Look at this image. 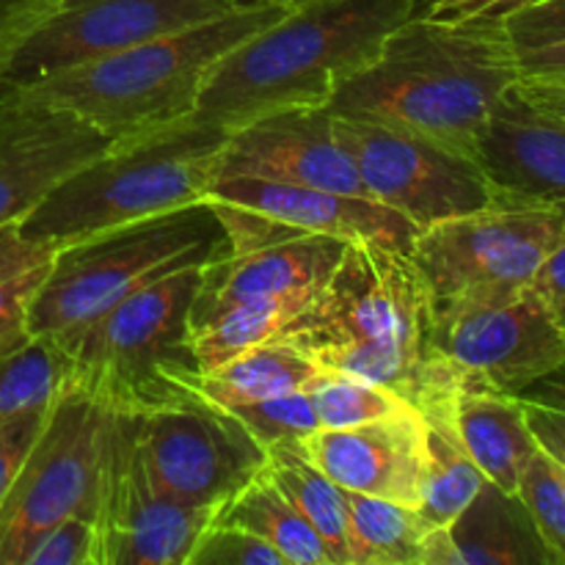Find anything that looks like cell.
<instances>
[{
    "label": "cell",
    "instance_id": "obj_2",
    "mask_svg": "<svg viewBox=\"0 0 565 565\" xmlns=\"http://www.w3.org/2000/svg\"><path fill=\"white\" fill-rule=\"evenodd\" d=\"M516 83V55L500 22H447L417 11L329 110L475 158L491 114Z\"/></svg>",
    "mask_w": 565,
    "mask_h": 565
},
{
    "label": "cell",
    "instance_id": "obj_12",
    "mask_svg": "<svg viewBox=\"0 0 565 565\" xmlns=\"http://www.w3.org/2000/svg\"><path fill=\"white\" fill-rule=\"evenodd\" d=\"M213 204L226 232V252L202 268L191 329L237 303L312 301L334 274L348 243L281 224L241 204Z\"/></svg>",
    "mask_w": 565,
    "mask_h": 565
},
{
    "label": "cell",
    "instance_id": "obj_13",
    "mask_svg": "<svg viewBox=\"0 0 565 565\" xmlns=\"http://www.w3.org/2000/svg\"><path fill=\"white\" fill-rule=\"evenodd\" d=\"M334 127L356 163L364 193L406 215L419 232L502 199L469 154L375 121L334 114Z\"/></svg>",
    "mask_w": 565,
    "mask_h": 565
},
{
    "label": "cell",
    "instance_id": "obj_20",
    "mask_svg": "<svg viewBox=\"0 0 565 565\" xmlns=\"http://www.w3.org/2000/svg\"><path fill=\"white\" fill-rule=\"evenodd\" d=\"M207 199L257 210L268 218L315 232V235L340 237L345 243H375L395 252H412L414 237L419 235V230L406 215L379 204L375 199L287 185V182L263 180V177L218 174L210 185Z\"/></svg>",
    "mask_w": 565,
    "mask_h": 565
},
{
    "label": "cell",
    "instance_id": "obj_45",
    "mask_svg": "<svg viewBox=\"0 0 565 565\" xmlns=\"http://www.w3.org/2000/svg\"><path fill=\"white\" fill-rule=\"evenodd\" d=\"M557 315H561V320H563V326H565V309H563V312H557Z\"/></svg>",
    "mask_w": 565,
    "mask_h": 565
},
{
    "label": "cell",
    "instance_id": "obj_37",
    "mask_svg": "<svg viewBox=\"0 0 565 565\" xmlns=\"http://www.w3.org/2000/svg\"><path fill=\"white\" fill-rule=\"evenodd\" d=\"M61 0H0V70L58 11Z\"/></svg>",
    "mask_w": 565,
    "mask_h": 565
},
{
    "label": "cell",
    "instance_id": "obj_26",
    "mask_svg": "<svg viewBox=\"0 0 565 565\" xmlns=\"http://www.w3.org/2000/svg\"><path fill=\"white\" fill-rule=\"evenodd\" d=\"M351 565H423L430 524L419 508L348 491Z\"/></svg>",
    "mask_w": 565,
    "mask_h": 565
},
{
    "label": "cell",
    "instance_id": "obj_32",
    "mask_svg": "<svg viewBox=\"0 0 565 565\" xmlns=\"http://www.w3.org/2000/svg\"><path fill=\"white\" fill-rule=\"evenodd\" d=\"M516 494L533 516L546 550L565 565V469L539 447L519 478Z\"/></svg>",
    "mask_w": 565,
    "mask_h": 565
},
{
    "label": "cell",
    "instance_id": "obj_1",
    "mask_svg": "<svg viewBox=\"0 0 565 565\" xmlns=\"http://www.w3.org/2000/svg\"><path fill=\"white\" fill-rule=\"evenodd\" d=\"M318 367L362 375L423 419L456 414L463 375L434 345V292L412 254L348 243L334 274L287 326Z\"/></svg>",
    "mask_w": 565,
    "mask_h": 565
},
{
    "label": "cell",
    "instance_id": "obj_22",
    "mask_svg": "<svg viewBox=\"0 0 565 565\" xmlns=\"http://www.w3.org/2000/svg\"><path fill=\"white\" fill-rule=\"evenodd\" d=\"M456 430L483 478L516 494L524 467L539 452L522 397L489 386L461 390L456 401Z\"/></svg>",
    "mask_w": 565,
    "mask_h": 565
},
{
    "label": "cell",
    "instance_id": "obj_35",
    "mask_svg": "<svg viewBox=\"0 0 565 565\" xmlns=\"http://www.w3.org/2000/svg\"><path fill=\"white\" fill-rule=\"evenodd\" d=\"M25 565H97L94 519L70 516L50 527L36 541Z\"/></svg>",
    "mask_w": 565,
    "mask_h": 565
},
{
    "label": "cell",
    "instance_id": "obj_9",
    "mask_svg": "<svg viewBox=\"0 0 565 565\" xmlns=\"http://www.w3.org/2000/svg\"><path fill=\"white\" fill-rule=\"evenodd\" d=\"M434 345L469 386L522 395L565 362V326L533 285L434 301Z\"/></svg>",
    "mask_w": 565,
    "mask_h": 565
},
{
    "label": "cell",
    "instance_id": "obj_39",
    "mask_svg": "<svg viewBox=\"0 0 565 565\" xmlns=\"http://www.w3.org/2000/svg\"><path fill=\"white\" fill-rule=\"evenodd\" d=\"M47 412L22 414V417L11 419L9 425L0 428V502H3V497L9 494L11 483H14L28 450H31L39 430H42Z\"/></svg>",
    "mask_w": 565,
    "mask_h": 565
},
{
    "label": "cell",
    "instance_id": "obj_18",
    "mask_svg": "<svg viewBox=\"0 0 565 565\" xmlns=\"http://www.w3.org/2000/svg\"><path fill=\"white\" fill-rule=\"evenodd\" d=\"M326 478L359 494L417 508L425 480V419L414 408L353 428H318L296 441Z\"/></svg>",
    "mask_w": 565,
    "mask_h": 565
},
{
    "label": "cell",
    "instance_id": "obj_27",
    "mask_svg": "<svg viewBox=\"0 0 565 565\" xmlns=\"http://www.w3.org/2000/svg\"><path fill=\"white\" fill-rule=\"evenodd\" d=\"M425 480L419 513L430 527H447L486 483L478 463L463 450L456 430V414L425 419Z\"/></svg>",
    "mask_w": 565,
    "mask_h": 565
},
{
    "label": "cell",
    "instance_id": "obj_31",
    "mask_svg": "<svg viewBox=\"0 0 565 565\" xmlns=\"http://www.w3.org/2000/svg\"><path fill=\"white\" fill-rule=\"evenodd\" d=\"M303 392L312 401L320 428H353L412 408L386 386L340 370L320 367L307 381Z\"/></svg>",
    "mask_w": 565,
    "mask_h": 565
},
{
    "label": "cell",
    "instance_id": "obj_25",
    "mask_svg": "<svg viewBox=\"0 0 565 565\" xmlns=\"http://www.w3.org/2000/svg\"><path fill=\"white\" fill-rule=\"evenodd\" d=\"M213 522L259 535L285 557L287 565H334L323 539L287 502V497L270 483L265 472L221 502L213 513Z\"/></svg>",
    "mask_w": 565,
    "mask_h": 565
},
{
    "label": "cell",
    "instance_id": "obj_42",
    "mask_svg": "<svg viewBox=\"0 0 565 565\" xmlns=\"http://www.w3.org/2000/svg\"><path fill=\"white\" fill-rule=\"evenodd\" d=\"M533 287L557 309H565V237L557 243L555 252L546 257V263L541 265V270L535 274Z\"/></svg>",
    "mask_w": 565,
    "mask_h": 565
},
{
    "label": "cell",
    "instance_id": "obj_29",
    "mask_svg": "<svg viewBox=\"0 0 565 565\" xmlns=\"http://www.w3.org/2000/svg\"><path fill=\"white\" fill-rule=\"evenodd\" d=\"M312 303V301H309ZM307 301H252L237 303L213 315L204 323L193 326L191 342L196 353L199 370H210L226 362L235 353L259 342L276 340L287 331V326L309 307Z\"/></svg>",
    "mask_w": 565,
    "mask_h": 565
},
{
    "label": "cell",
    "instance_id": "obj_36",
    "mask_svg": "<svg viewBox=\"0 0 565 565\" xmlns=\"http://www.w3.org/2000/svg\"><path fill=\"white\" fill-rule=\"evenodd\" d=\"M511 47L565 36V0H530L500 20Z\"/></svg>",
    "mask_w": 565,
    "mask_h": 565
},
{
    "label": "cell",
    "instance_id": "obj_3",
    "mask_svg": "<svg viewBox=\"0 0 565 565\" xmlns=\"http://www.w3.org/2000/svg\"><path fill=\"white\" fill-rule=\"evenodd\" d=\"M430 0H307L210 70L196 119L226 132L290 108H323Z\"/></svg>",
    "mask_w": 565,
    "mask_h": 565
},
{
    "label": "cell",
    "instance_id": "obj_24",
    "mask_svg": "<svg viewBox=\"0 0 565 565\" xmlns=\"http://www.w3.org/2000/svg\"><path fill=\"white\" fill-rule=\"evenodd\" d=\"M263 472L287 497V502L312 524L315 533L323 539L334 565H351L345 489L326 478L312 461H307L296 441L270 445Z\"/></svg>",
    "mask_w": 565,
    "mask_h": 565
},
{
    "label": "cell",
    "instance_id": "obj_21",
    "mask_svg": "<svg viewBox=\"0 0 565 565\" xmlns=\"http://www.w3.org/2000/svg\"><path fill=\"white\" fill-rule=\"evenodd\" d=\"M445 530L450 565H557L519 494L489 480Z\"/></svg>",
    "mask_w": 565,
    "mask_h": 565
},
{
    "label": "cell",
    "instance_id": "obj_23",
    "mask_svg": "<svg viewBox=\"0 0 565 565\" xmlns=\"http://www.w3.org/2000/svg\"><path fill=\"white\" fill-rule=\"evenodd\" d=\"M318 370V364L301 348L285 337H276L235 353L215 367L199 370L193 390L218 406L232 408L303 390Z\"/></svg>",
    "mask_w": 565,
    "mask_h": 565
},
{
    "label": "cell",
    "instance_id": "obj_7",
    "mask_svg": "<svg viewBox=\"0 0 565 565\" xmlns=\"http://www.w3.org/2000/svg\"><path fill=\"white\" fill-rule=\"evenodd\" d=\"M204 265L163 276L127 296L66 340V384L105 408L149 414L191 395L199 375L191 342V309Z\"/></svg>",
    "mask_w": 565,
    "mask_h": 565
},
{
    "label": "cell",
    "instance_id": "obj_44",
    "mask_svg": "<svg viewBox=\"0 0 565 565\" xmlns=\"http://www.w3.org/2000/svg\"><path fill=\"white\" fill-rule=\"evenodd\" d=\"M252 3V0H246ZM268 3H285V6H298V3H307V0H268Z\"/></svg>",
    "mask_w": 565,
    "mask_h": 565
},
{
    "label": "cell",
    "instance_id": "obj_19",
    "mask_svg": "<svg viewBox=\"0 0 565 565\" xmlns=\"http://www.w3.org/2000/svg\"><path fill=\"white\" fill-rule=\"evenodd\" d=\"M475 158L502 199L565 218V119L535 105L519 83L491 114Z\"/></svg>",
    "mask_w": 565,
    "mask_h": 565
},
{
    "label": "cell",
    "instance_id": "obj_43",
    "mask_svg": "<svg viewBox=\"0 0 565 565\" xmlns=\"http://www.w3.org/2000/svg\"><path fill=\"white\" fill-rule=\"evenodd\" d=\"M519 397L527 403H539V406H550V408H563L565 412V362L561 364V367L552 370V373H546L544 379H539L535 384H530Z\"/></svg>",
    "mask_w": 565,
    "mask_h": 565
},
{
    "label": "cell",
    "instance_id": "obj_41",
    "mask_svg": "<svg viewBox=\"0 0 565 565\" xmlns=\"http://www.w3.org/2000/svg\"><path fill=\"white\" fill-rule=\"evenodd\" d=\"M524 412H527L530 430H533L541 450L565 469V412L563 408H550V406H539V403L524 401Z\"/></svg>",
    "mask_w": 565,
    "mask_h": 565
},
{
    "label": "cell",
    "instance_id": "obj_30",
    "mask_svg": "<svg viewBox=\"0 0 565 565\" xmlns=\"http://www.w3.org/2000/svg\"><path fill=\"white\" fill-rule=\"evenodd\" d=\"M53 252L20 237L17 224L0 230V356L31 340L28 307L50 268Z\"/></svg>",
    "mask_w": 565,
    "mask_h": 565
},
{
    "label": "cell",
    "instance_id": "obj_8",
    "mask_svg": "<svg viewBox=\"0 0 565 565\" xmlns=\"http://www.w3.org/2000/svg\"><path fill=\"white\" fill-rule=\"evenodd\" d=\"M105 406L66 384L0 502V565H25L36 541L70 516L94 519Z\"/></svg>",
    "mask_w": 565,
    "mask_h": 565
},
{
    "label": "cell",
    "instance_id": "obj_28",
    "mask_svg": "<svg viewBox=\"0 0 565 565\" xmlns=\"http://www.w3.org/2000/svg\"><path fill=\"white\" fill-rule=\"evenodd\" d=\"M70 373V353L53 337H31L0 356V428L22 414L47 412Z\"/></svg>",
    "mask_w": 565,
    "mask_h": 565
},
{
    "label": "cell",
    "instance_id": "obj_38",
    "mask_svg": "<svg viewBox=\"0 0 565 565\" xmlns=\"http://www.w3.org/2000/svg\"><path fill=\"white\" fill-rule=\"evenodd\" d=\"M519 83L539 88H565V36L513 47Z\"/></svg>",
    "mask_w": 565,
    "mask_h": 565
},
{
    "label": "cell",
    "instance_id": "obj_5",
    "mask_svg": "<svg viewBox=\"0 0 565 565\" xmlns=\"http://www.w3.org/2000/svg\"><path fill=\"white\" fill-rule=\"evenodd\" d=\"M226 136L224 127L188 116L110 141L97 158L64 177L17 232L55 254L97 232L204 202L218 177Z\"/></svg>",
    "mask_w": 565,
    "mask_h": 565
},
{
    "label": "cell",
    "instance_id": "obj_46",
    "mask_svg": "<svg viewBox=\"0 0 565 565\" xmlns=\"http://www.w3.org/2000/svg\"><path fill=\"white\" fill-rule=\"evenodd\" d=\"M237 3H246V0H237Z\"/></svg>",
    "mask_w": 565,
    "mask_h": 565
},
{
    "label": "cell",
    "instance_id": "obj_10",
    "mask_svg": "<svg viewBox=\"0 0 565 565\" xmlns=\"http://www.w3.org/2000/svg\"><path fill=\"white\" fill-rule=\"evenodd\" d=\"M213 508L160 494L143 461L141 414L105 408L97 469V565H185Z\"/></svg>",
    "mask_w": 565,
    "mask_h": 565
},
{
    "label": "cell",
    "instance_id": "obj_16",
    "mask_svg": "<svg viewBox=\"0 0 565 565\" xmlns=\"http://www.w3.org/2000/svg\"><path fill=\"white\" fill-rule=\"evenodd\" d=\"M108 143L72 110L20 94L0 97V230L20 224L64 177Z\"/></svg>",
    "mask_w": 565,
    "mask_h": 565
},
{
    "label": "cell",
    "instance_id": "obj_17",
    "mask_svg": "<svg viewBox=\"0 0 565 565\" xmlns=\"http://www.w3.org/2000/svg\"><path fill=\"white\" fill-rule=\"evenodd\" d=\"M218 174H248L287 185L367 196L351 152L337 136L329 105L279 110L232 130Z\"/></svg>",
    "mask_w": 565,
    "mask_h": 565
},
{
    "label": "cell",
    "instance_id": "obj_15",
    "mask_svg": "<svg viewBox=\"0 0 565 565\" xmlns=\"http://www.w3.org/2000/svg\"><path fill=\"white\" fill-rule=\"evenodd\" d=\"M237 0H61L58 11L6 61L0 97L70 66L119 53L147 39L196 25Z\"/></svg>",
    "mask_w": 565,
    "mask_h": 565
},
{
    "label": "cell",
    "instance_id": "obj_34",
    "mask_svg": "<svg viewBox=\"0 0 565 565\" xmlns=\"http://www.w3.org/2000/svg\"><path fill=\"white\" fill-rule=\"evenodd\" d=\"M185 565H287V561L259 535L210 522Z\"/></svg>",
    "mask_w": 565,
    "mask_h": 565
},
{
    "label": "cell",
    "instance_id": "obj_14",
    "mask_svg": "<svg viewBox=\"0 0 565 565\" xmlns=\"http://www.w3.org/2000/svg\"><path fill=\"white\" fill-rule=\"evenodd\" d=\"M141 447L160 494L213 511L252 483L268 461V447L199 390L141 414Z\"/></svg>",
    "mask_w": 565,
    "mask_h": 565
},
{
    "label": "cell",
    "instance_id": "obj_33",
    "mask_svg": "<svg viewBox=\"0 0 565 565\" xmlns=\"http://www.w3.org/2000/svg\"><path fill=\"white\" fill-rule=\"evenodd\" d=\"M230 412L252 430L254 439L263 447L279 445V441H301L303 436L320 428L312 401L303 390L265 397V401L241 403V406H232Z\"/></svg>",
    "mask_w": 565,
    "mask_h": 565
},
{
    "label": "cell",
    "instance_id": "obj_6",
    "mask_svg": "<svg viewBox=\"0 0 565 565\" xmlns=\"http://www.w3.org/2000/svg\"><path fill=\"white\" fill-rule=\"evenodd\" d=\"M230 241L213 204L196 202L58 248L28 307V334L66 340L141 287L221 257Z\"/></svg>",
    "mask_w": 565,
    "mask_h": 565
},
{
    "label": "cell",
    "instance_id": "obj_40",
    "mask_svg": "<svg viewBox=\"0 0 565 565\" xmlns=\"http://www.w3.org/2000/svg\"><path fill=\"white\" fill-rule=\"evenodd\" d=\"M530 0H430L423 14L447 22H500Z\"/></svg>",
    "mask_w": 565,
    "mask_h": 565
},
{
    "label": "cell",
    "instance_id": "obj_4",
    "mask_svg": "<svg viewBox=\"0 0 565 565\" xmlns=\"http://www.w3.org/2000/svg\"><path fill=\"white\" fill-rule=\"evenodd\" d=\"M287 9L268 0L241 3L196 25L55 72L14 94L72 110L108 141L160 130L196 114L210 70Z\"/></svg>",
    "mask_w": 565,
    "mask_h": 565
},
{
    "label": "cell",
    "instance_id": "obj_11",
    "mask_svg": "<svg viewBox=\"0 0 565 565\" xmlns=\"http://www.w3.org/2000/svg\"><path fill=\"white\" fill-rule=\"evenodd\" d=\"M565 237V218L552 207L500 199L419 232L412 259L434 301L469 292H513L535 274Z\"/></svg>",
    "mask_w": 565,
    "mask_h": 565
}]
</instances>
